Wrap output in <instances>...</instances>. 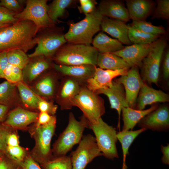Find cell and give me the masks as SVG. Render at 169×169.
Returning <instances> with one entry per match:
<instances>
[{"mask_svg":"<svg viewBox=\"0 0 169 169\" xmlns=\"http://www.w3.org/2000/svg\"><path fill=\"white\" fill-rule=\"evenodd\" d=\"M37 33L35 25L28 20L0 28V53L19 49L26 53L37 44Z\"/></svg>","mask_w":169,"mask_h":169,"instance_id":"obj_1","label":"cell"},{"mask_svg":"<svg viewBox=\"0 0 169 169\" xmlns=\"http://www.w3.org/2000/svg\"><path fill=\"white\" fill-rule=\"evenodd\" d=\"M57 119L53 115L47 124L39 126L34 125L29 126L28 131L35 141V145L29 152L32 158L40 165L51 160L54 156L51 142L56 127Z\"/></svg>","mask_w":169,"mask_h":169,"instance_id":"obj_2","label":"cell"},{"mask_svg":"<svg viewBox=\"0 0 169 169\" xmlns=\"http://www.w3.org/2000/svg\"><path fill=\"white\" fill-rule=\"evenodd\" d=\"M88 128V120L83 115L80 117V120H78L70 112L67 126L53 145L52 150L54 156L66 155L74 145L79 144L84 131Z\"/></svg>","mask_w":169,"mask_h":169,"instance_id":"obj_3","label":"cell"},{"mask_svg":"<svg viewBox=\"0 0 169 169\" xmlns=\"http://www.w3.org/2000/svg\"><path fill=\"white\" fill-rule=\"evenodd\" d=\"M85 15L82 20L70 23L69 30L64 35L66 41L71 44L90 45L93 36L100 29L103 16L98 9Z\"/></svg>","mask_w":169,"mask_h":169,"instance_id":"obj_4","label":"cell"},{"mask_svg":"<svg viewBox=\"0 0 169 169\" xmlns=\"http://www.w3.org/2000/svg\"><path fill=\"white\" fill-rule=\"evenodd\" d=\"M99 53L90 45L70 44L61 47L52 60L56 64L68 66L90 64L96 66Z\"/></svg>","mask_w":169,"mask_h":169,"instance_id":"obj_5","label":"cell"},{"mask_svg":"<svg viewBox=\"0 0 169 169\" xmlns=\"http://www.w3.org/2000/svg\"><path fill=\"white\" fill-rule=\"evenodd\" d=\"M72 104L82 111L90 123H97L105 113L103 99L89 90L85 84L81 86L79 92L73 100Z\"/></svg>","mask_w":169,"mask_h":169,"instance_id":"obj_6","label":"cell"},{"mask_svg":"<svg viewBox=\"0 0 169 169\" xmlns=\"http://www.w3.org/2000/svg\"><path fill=\"white\" fill-rule=\"evenodd\" d=\"M166 45V40L163 37L151 43L149 52L140 67V75L144 82L158 85L161 63Z\"/></svg>","mask_w":169,"mask_h":169,"instance_id":"obj_7","label":"cell"},{"mask_svg":"<svg viewBox=\"0 0 169 169\" xmlns=\"http://www.w3.org/2000/svg\"><path fill=\"white\" fill-rule=\"evenodd\" d=\"M89 123L94 132L98 148L105 158L113 159L119 157L116 143L117 133L115 128L104 122L101 118L95 124Z\"/></svg>","mask_w":169,"mask_h":169,"instance_id":"obj_8","label":"cell"},{"mask_svg":"<svg viewBox=\"0 0 169 169\" xmlns=\"http://www.w3.org/2000/svg\"><path fill=\"white\" fill-rule=\"evenodd\" d=\"M47 0H27L25 6L15 17L17 21L29 20L36 26L38 32L45 29L52 28L54 23L49 17L47 13Z\"/></svg>","mask_w":169,"mask_h":169,"instance_id":"obj_9","label":"cell"},{"mask_svg":"<svg viewBox=\"0 0 169 169\" xmlns=\"http://www.w3.org/2000/svg\"><path fill=\"white\" fill-rule=\"evenodd\" d=\"M101 156L95 137L90 134L83 136L78 146L70 156L72 169H84L95 158Z\"/></svg>","mask_w":169,"mask_h":169,"instance_id":"obj_10","label":"cell"},{"mask_svg":"<svg viewBox=\"0 0 169 169\" xmlns=\"http://www.w3.org/2000/svg\"><path fill=\"white\" fill-rule=\"evenodd\" d=\"M38 32L40 33L36 36L37 46L28 56L42 55L52 60L57 51L67 42L64 35L56 32H45L43 30Z\"/></svg>","mask_w":169,"mask_h":169,"instance_id":"obj_11","label":"cell"},{"mask_svg":"<svg viewBox=\"0 0 169 169\" xmlns=\"http://www.w3.org/2000/svg\"><path fill=\"white\" fill-rule=\"evenodd\" d=\"M59 74L54 68L49 69L29 86L41 97L53 100L55 99L59 84Z\"/></svg>","mask_w":169,"mask_h":169,"instance_id":"obj_12","label":"cell"},{"mask_svg":"<svg viewBox=\"0 0 169 169\" xmlns=\"http://www.w3.org/2000/svg\"><path fill=\"white\" fill-rule=\"evenodd\" d=\"M39 113L18 105L9 111L2 122L13 130H28L30 125L37 122Z\"/></svg>","mask_w":169,"mask_h":169,"instance_id":"obj_13","label":"cell"},{"mask_svg":"<svg viewBox=\"0 0 169 169\" xmlns=\"http://www.w3.org/2000/svg\"><path fill=\"white\" fill-rule=\"evenodd\" d=\"M116 79L124 87L129 107L135 109L138 94L144 82L141 78L138 68L133 67L130 68L125 74Z\"/></svg>","mask_w":169,"mask_h":169,"instance_id":"obj_14","label":"cell"},{"mask_svg":"<svg viewBox=\"0 0 169 169\" xmlns=\"http://www.w3.org/2000/svg\"><path fill=\"white\" fill-rule=\"evenodd\" d=\"M63 77L59 83L54 99L61 110H68L73 107V100L84 84L72 77Z\"/></svg>","mask_w":169,"mask_h":169,"instance_id":"obj_15","label":"cell"},{"mask_svg":"<svg viewBox=\"0 0 169 169\" xmlns=\"http://www.w3.org/2000/svg\"><path fill=\"white\" fill-rule=\"evenodd\" d=\"M141 128L165 131L169 129V108L167 105L158 106L143 118L137 124Z\"/></svg>","mask_w":169,"mask_h":169,"instance_id":"obj_16","label":"cell"},{"mask_svg":"<svg viewBox=\"0 0 169 169\" xmlns=\"http://www.w3.org/2000/svg\"><path fill=\"white\" fill-rule=\"evenodd\" d=\"M52 60L42 55L29 58L22 69L23 81L29 86L31 85L45 71L54 68Z\"/></svg>","mask_w":169,"mask_h":169,"instance_id":"obj_17","label":"cell"},{"mask_svg":"<svg viewBox=\"0 0 169 169\" xmlns=\"http://www.w3.org/2000/svg\"><path fill=\"white\" fill-rule=\"evenodd\" d=\"M97 95L103 94L108 98L110 108L115 110L119 116V124L123 108L129 107L123 85L116 79L113 80L111 86L108 88L100 89L95 92Z\"/></svg>","mask_w":169,"mask_h":169,"instance_id":"obj_18","label":"cell"},{"mask_svg":"<svg viewBox=\"0 0 169 169\" xmlns=\"http://www.w3.org/2000/svg\"><path fill=\"white\" fill-rule=\"evenodd\" d=\"M128 70L104 69L96 66L93 76L88 80L86 85L89 90L95 92L100 89L110 87L115 77L125 74Z\"/></svg>","mask_w":169,"mask_h":169,"instance_id":"obj_19","label":"cell"},{"mask_svg":"<svg viewBox=\"0 0 169 169\" xmlns=\"http://www.w3.org/2000/svg\"><path fill=\"white\" fill-rule=\"evenodd\" d=\"M151 44H133L124 47L122 49L111 53L122 58L130 68L133 67L140 68L142 61L149 52Z\"/></svg>","mask_w":169,"mask_h":169,"instance_id":"obj_20","label":"cell"},{"mask_svg":"<svg viewBox=\"0 0 169 169\" xmlns=\"http://www.w3.org/2000/svg\"><path fill=\"white\" fill-rule=\"evenodd\" d=\"M96 66L90 64L68 66L54 64V69L63 76H69L86 84L94 75Z\"/></svg>","mask_w":169,"mask_h":169,"instance_id":"obj_21","label":"cell"},{"mask_svg":"<svg viewBox=\"0 0 169 169\" xmlns=\"http://www.w3.org/2000/svg\"><path fill=\"white\" fill-rule=\"evenodd\" d=\"M169 101L168 94L161 90L151 87L144 82L138 95L135 109L143 110L147 105Z\"/></svg>","mask_w":169,"mask_h":169,"instance_id":"obj_22","label":"cell"},{"mask_svg":"<svg viewBox=\"0 0 169 169\" xmlns=\"http://www.w3.org/2000/svg\"><path fill=\"white\" fill-rule=\"evenodd\" d=\"M102 30L115 38L123 44L131 45L128 36V26L119 20L103 16L101 24Z\"/></svg>","mask_w":169,"mask_h":169,"instance_id":"obj_23","label":"cell"},{"mask_svg":"<svg viewBox=\"0 0 169 169\" xmlns=\"http://www.w3.org/2000/svg\"><path fill=\"white\" fill-rule=\"evenodd\" d=\"M98 10L103 16L119 20L125 23L130 19L127 8L120 1H102L99 4Z\"/></svg>","mask_w":169,"mask_h":169,"instance_id":"obj_24","label":"cell"},{"mask_svg":"<svg viewBox=\"0 0 169 169\" xmlns=\"http://www.w3.org/2000/svg\"><path fill=\"white\" fill-rule=\"evenodd\" d=\"M130 19L132 21H145L151 13L154 6L153 1L149 0L125 1Z\"/></svg>","mask_w":169,"mask_h":169,"instance_id":"obj_25","label":"cell"},{"mask_svg":"<svg viewBox=\"0 0 169 169\" xmlns=\"http://www.w3.org/2000/svg\"><path fill=\"white\" fill-rule=\"evenodd\" d=\"M158 105H152L150 108L138 110L129 107H124L121 110L123 122L122 130H132L135 126L145 116L155 110Z\"/></svg>","mask_w":169,"mask_h":169,"instance_id":"obj_26","label":"cell"},{"mask_svg":"<svg viewBox=\"0 0 169 169\" xmlns=\"http://www.w3.org/2000/svg\"><path fill=\"white\" fill-rule=\"evenodd\" d=\"M16 85L21 106L28 110H38V103L42 98L37 95L29 85L23 81L18 83Z\"/></svg>","mask_w":169,"mask_h":169,"instance_id":"obj_27","label":"cell"},{"mask_svg":"<svg viewBox=\"0 0 169 169\" xmlns=\"http://www.w3.org/2000/svg\"><path fill=\"white\" fill-rule=\"evenodd\" d=\"M92 42L93 47L100 53H113L122 49L125 47L117 39L112 38L102 32L97 35Z\"/></svg>","mask_w":169,"mask_h":169,"instance_id":"obj_28","label":"cell"},{"mask_svg":"<svg viewBox=\"0 0 169 169\" xmlns=\"http://www.w3.org/2000/svg\"><path fill=\"white\" fill-rule=\"evenodd\" d=\"M97 65L103 69L112 70H129L130 68L122 58L111 53H99Z\"/></svg>","mask_w":169,"mask_h":169,"instance_id":"obj_29","label":"cell"},{"mask_svg":"<svg viewBox=\"0 0 169 169\" xmlns=\"http://www.w3.org/2000/svg\"><path fill=\"white\" fill-rule=\"evenodd\" d=\"M16 84L7 80L0 83V104L10 108L20 105V100Z\"/></svg>","mask_w":169,"mask_h":169,"instance_id":"obj_30","label":"cell"},{"mask_svg":"<svg viewBox=\"0 0 169 169\" xmlns=\"http://www.w3.org/2000/svg\"><path fill=\"white\" fill-rule=\"evenodd\" d=\"M144 128L133 130H122L117 133V140L121 144L123 155L122 169H126L125 160L129 153V149L134 140L140 134L145 131Z\"/></svg>","mask_w":169,"mask_h":169,"instance_id":"obj_31","label":"cell"},{"mask_svg":"<svg viewBox=\"0 0 169 169\" xmlns=\"http://www.w3.org/2000/svg\"><path fill=\"white\" fill-rule=\"evenodd\" d=\"M73 2L72 0H54L48 5V15L54 23L57 22L58 18L64 15L66 8Z\"/></svg>","mask_w":169,"mask_h":169,"instance_id":"obj_32","label":"cell"},{"mask_svg":"<svg viewBox=\"0 0 169 169\" xmlns=\"http://www.w3.org/2000/svg\"><path fill=\"white\" fill-rule=\"evenodd\" d=\"M128 26V36L129 40L133 44H150L156 41L160 36L147 33Z\"/></svg>","mask_w":169,"mask_h":169,"instance_id":"obj_33","label":"cell"},{"mask_svg":"<svg viewBox=\"0 0 169 169\" xmlns=\"http://www.w3.org/2000/svg\"><path fill=\"white\" fill-rule=\"evenodd\" d=\"M130 25L132 27L145 33L160 36L165 34V28L161 26L153 25L145 21H132Z\"/></svg>","mask_w":169,"mask_h":169,"instance_id":"obj_34","label":"cell"},{"mask_svg":"<svg viewBox=\"0 0 169 169\" xmlns=\"http://www.w3.org/2000/svg\"><path fill=\"white\" fill-rule=\"evenodd\" d=\"M8 63L22 70L28 63L29 58L23 51L19 49L7 52Z\"/></svg>","mask_w":169,"mask_h":169,"instance_id":"obj_35","label":"cell"},{"mask_svg":"<svg viewBox=\"0 0 169 169\" xmlns=\"http://www.w3.org/2000/svg\"><path fill=\"white\" fill-rule=\"evenodd\" d=\"M40 166L42 169H72L70 156L66 155L54 157Z\"/></svg>","mask_w":169,"mask_h":169,"instance_id":"obj_36","label":"cell"},{"mask_svg":"<svg viewBox=\"0 0 169 169\" xmlns=\"http://www.w3.org/2000/svg\"><path fill=\"white\" fill-rule=\"evenodd\" d=\"M3 78L10 82L16 84L23 81L22 70L8 64L4 71Z\"/></svg>","mask_w":169,"mask_h":169,"instance_id":"obj_37","label":"cell"},{"mask_svg":"<svg viewBox=\"0 0 169 169\" xmlns=\"http://www.w3.org/2000/svg\"><path fill=\"white\" fill-rule=\"evenodd\" d=\"M29 152L27 148L19 145L14 146H7L6 153L18 162H21L24 160Z\"/></svg>","mask_w":169,"mask_h":169,"instance_id":"obj_38","label":"cell"},{"mask_svg":"<svg viewBox=\"0 0 169 169\" xmlns=\"http://www.w3.org/2000/svg\"><path fill=\"white\" fill-rule=\"evenodd\" d=\"M154 12V18L168 20L169 18V0H158Z\"/></svg>","mask_w":169,"mask_h":169,"instance_id":"obj_39","label":"cell"},{"mask_svg":"<svg viewBox=\"0 0 169 169\" xmlns=\"http://www.w3.org/2000/svg\"><path fill=\"white\" fill-rule=\"evenodd\" d=\"M26 1L22 0H1L0 6L4 7L16 14L21 13L24 7Z\"/></svg>","mask_w":169,"mask_h":169,"instance_id":"obj_40","label":"cell"},{"mask_svg":"<svg viewBox=\"0 0 169 169\" xmlns=\"http://www.w3.org/2000/svg\"><path fill=\"white\" fill-rule=\"evenodd\" d=\"M0 169H23L19 162L6 153L0 156Z\"/></svg>","mask_w":169,"mask_h":169,"instance_id":"obj_41","label":"cell"},{"mask_svg":"<svg viewBox=\"0 0 169 169\" xmlns=\"http://www.w3.org/2000/svg\"><path fill=\"white\" fill-rule=\"evenodd\" d=\"M58 107V105L54 104L53 100L43 98L39 101L38 104V111L46 112L51 115H55Z\"/></svg>","mask_w":169,"mask_h":169,"instance_id":"obj_42","label":"cell"},{"mask_svg":"<svg viewBox=\"0 0 169 169\" xmlns=\"http://www.w3.org/2000/svg\"><path fill=\"white\" fill-rule=\"evenodd\" d=\"M14 130L0 122V152L6 153L7 138L9 134Z\"/></svg>","mask_w":169,"mask_h":169,"instance_id":"obj_43","label":"cell"},{"mask_svg":"<svg viewBox=\"0 0 169 169\" xmlns=\"http://www.w3.org/2000/svg\"><path fill=\"white\" fill-rule=\"evenodd\" d=\"M16 14L4 7L0 6V23H14L17 21Z\"/></svg>","mask_w":169,"mask_h":169,"instance_id":"obj_44","label":"cell"},{"mask_svg":"<svg viewBox=\"0 0 169 169\" xmlns=\"http://www.w3.org/2000/svg\"><path fill=\"white\" fill-rule=\"evenodd\" d=\"M80 6L78 7L79 11L85 14L91 13L95 9V1L90 0H80Z\"/></svg>","mask_w":169,"mask_h":169,"instance_id":"obj_45","label":"cell"},{"mask_svg":"<svg viewBox=\"0 0 169 169\" xmlns=\"http://www.w3.org/2000/svg\"><path fill=\"white\" fill-rule=\"evenodd\" d=\"M19 162L23 169H42L40 165L30 156L29 153L23 161Z\"/></svg>","mask_w":169,"mask_h":169,"instance_id":"obj_46","label":"cell"},{"mask_svg":"<svg viewBox=\"0 0 169 169\" xmlns=\"http://www.w3.org/2000/svg\"><path fill=\"white\" fill-rule=\"evenodd\" d=\"M7 146H14L19 145V136L17 130H14L8 135L7 141Z\"/></svg>","mask_w":169,"mask_h":169,"instance_id":"obj_47","label":"cell"},{"mask_svg":"<svg viewBox=\"0 0 169 169\" xmlns=\"http://www.w3.org/2000/svg\"><path fill=\"white\" fill-rule=\"evenodd\" d=\"M53 116L46 112H40L38 120L34 124L37 126L46 124L50 121Z\"/></svg>","mask_w":169,"mask_h":169,"instance_id":"obj_48","label":"cell"},{"mask_svg":"<svg viewBox=\"0 0 169 169\" xmlns=\"http://www.w3.org/2000/svg\"><path fill=\"white\" fill-rule=\"evenodd\" d=\"M8 63L7 55V52L0 53V79L3 78L4 71Z\"/></svg>","mask_w":169,"mask_h":169,"instance_id":"obj_49","label":"cell"},{"mask_svg":"<svg viewBox=\"0 0 169 169\" xmlns=\"http://www.w3.org/2000/svg\"><path fill=\"white\" fill-rule=\"evenodd\" d=\"M162 64L163 78L167 80L169 77V51L167 50L164 56Z\"/></svg>","mask_w":169,"mask_h":169,"instance_id":"obj_50","label":"cell"},{"mask_svg":"<svg viewBox=\"0 0 169 169\" xmlns=\"http://www.w3.org/2000/svg\"><path fill=\"white\" fill-rule=\"evenodd\" d=\"M161 151L163 155L161 158L162 162L166 165H169V145L167 144L166 146L161 145Z\"/></svg>","mask_w":169,"mask_h":169,"instance_id":"obj_51","label":"cell"},{"mask_svg":"<svg viewBox=\"0 0 169 169\" xmlns=\"http://www.w3.org/2000/svg\"><path fill=\"white\" fill-rule=\"evenodd\" d=\"M10 108L0 104V122H2L5 119Z\"/></svg>","mask_w":169,"mask_h":169,"instance_id":"obj_52","label":"cell"},{"mask_svg":"<svg viewBox=\"0 0 169 169\" xmlns=\"http://www.w3.org/2000/svg\"><path fill=\"white\" fill-rule=\"evenodd\" d=\"M11 24H12L6 23H0V28L9 26Z\"/></svg>","mask_w":169,"mask_h":169,"instance_id":"obj_53","label":"cell"},{"mask_svg":"<svg viewBox=\"0 0 169 169\" xmlns=\"http://www.w3.org/2000/svg\"><path fill=\"white\" fill-rule=\"evenodd\" d=\"M1 153L0 152V155H1Z\"/></svg>","mask_w":169,"mask_h":169,"instance_id":"obj_54","label":"cell"}]
</instances>
